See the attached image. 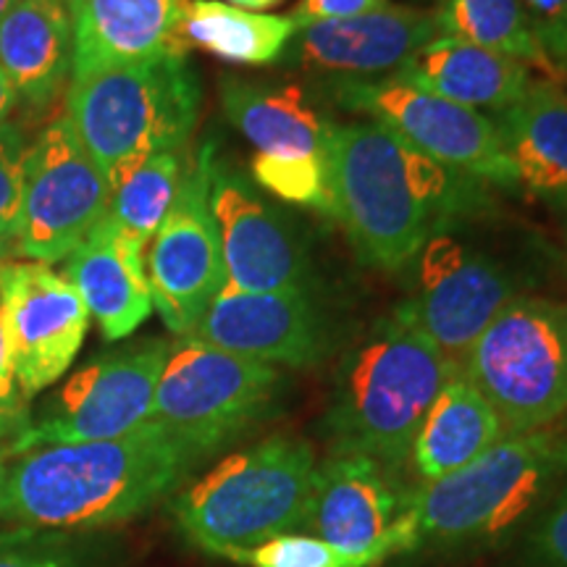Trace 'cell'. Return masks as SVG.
<instances>
[{
	"label": "cell",
	"mask_w": 567,
	"mask_h": 567,
	"mask_svg": "<svg viewBox=\"0 0 567 567\" xmlns=\"http://www.w3.org/2000/svg\"><path fill=\"white\" fill-rule=\"evenodd\" d=\"M526 544L530 567H567V484L536 517Z\"/></svg>",
	"instance_id": "d6a6232c"
},
{
	"label": "cell",
	"mask_w": 567,
	"mask_h": 567,
	"mask_svg": "<svg viewBox=\"0 0 567 567\" xmlns=\"http://www.w3.org/2000/svg\"><path fill=\"white\" fill-rule=\"evenodd\" d=\"M210 208L216 216L226 287L239 292H308L310 260L295 226L266 203L255 182L213 161Z\"/></svg>",
	"instance_id": "2e32d148"
},
{
	"label": "cell",
	"mask_w": 567,
	"mask_h": 567,
	"mask_svg": "<svg viewBox=\"0 0 567 567\" xmlns=\"http://www.w3.org/2000/svg\"><path fill=\"white\" fill-rule=\"evenodd\" d=\"M389 467L363 455H334L316 467L302 530L344 555L386 557L413 549L410 492Z\"/></svg>",
	"instance_id": "9a60e30c"
},
{
	"label": "cell",
	"mask_w": 567,
	"mask_h": 567,
	"mask_svg": "<svg viewBox=\"0 0 567 567\" xmlns=\"http://www.w3.org/2000/svg\"><path fill=\"white\" fill-rule=\"evenodd\" d=\"M502 436L505 431L494 408L457 371L423 417L410 460L423 484H431L473 463Z\"/></svg>",
	"instance_id": "d4e9b609"
},
{
	"label": "cell",
	"mask_w": 567,
	"mask_h": 567,
	"mask_svg": "<svg viewBox=\"0 0 567 567\" xmlns=\"http://www.w3.org/2000/svg\"><path fill=\"white\" fill-rule=\"evenodd\" d=\"M224 559L243 567H373L379 559L368 555H344L316 536L281 534L252 549H234Z\"/></svg>",
	"instance_id": "4dcf8cb0"
},
{
	"label": "cell",
	"mask_w": 567,
	"mask_h": 567,
	"mask_svg": "<svg viewBox=\"0 0 567 567\" xmlns=\"http://www.w3.org/2000/svg\"><path fill=\"white\" fill-rule=\"evenodd\" d=\"M436 17L442 34L502 53L528 69L555 71L517 0H446Z\"/></svg>",
	"instance_id": "4316f807"
},
{
	"label": "cell",
	"mask_w": 567,
	"mask_h": 567,
	"mask_svg": "<svg viewBox=\"0 0 567 567\" xmlns=\"http://www.w3.org/2000/svg\"><path fill=\"white\" fill-rule=\"evenodd\" d=\"M30 413L27 410H19V413H6L0 415V488H3L6 473H9V465L13 463V444L17 439L24 434V429L30 425Z\"/></svg>",
	"instance_id": "8d00e7d4"
},
{
	"label": "cell",
	"mask_w": 567,
	"mask_h": 567,
	"mask_svg": "<svg viewBox=\"0 0 567 567\" xmlns=\"http://www.w3.org/2000/svg\"><path fill=\"white\" fill-rule=\"evenodd\" d=\"M396 80L473 111H505L530 87V69L507 55L442 34L421 48Z\"/></svg>",
	"instance_id": "7402d4cb"
},
{
	"label": "cell",
	"mask_w": 567,
	"mask_h": 567,
	"mask_svg": "<svg viewBox=\"0 0 567 567\" xmlns=\"http://www.w3.org/2000/svg\"><path fill=\"white\" fill-rule=\"evenodd\" d=\"M74 63L69 11L61 0H17L0 21V69L30 109L61 95Z\"/></svg>",
	"instance_id": "603a6c76"
},
{
	"label": "cell",
	"mask_w": 567,
	"mask_h": 567,
	"mask_svg": "<svg viewBox=\"0 0 567 567\" xmlns=\"http://www.w3.org/2000/svg\"><path fill=\"white\" fill-rule=\"evenodd\" d=\"M460 373L494 408L505 436L567 413V300H509L465 352Z\"/></svg>",
	"instance_id": "52a82bcc"
},
{
	"label": "cell",
	"mask_w": 567,
	"mask_h": 567,
	"mask_svg": "<svg viewBox=\"0 0 567 567\" xmlns=\"http://www.w3.org/2000/svg\"><path fill=\"white\" fill-rule=\"evenodd\" d=\"M326 168L354 255L384 271H402L429 239L488 203L486 182L425 158L373 122L334 124Z\"/></svg>",
	"instance_id": "6da1fadb"
},
{
	"label": "cell",
	"mask_w": 567,
	"mask_h": 567,
	"mask_svg": "<svg viewBox=\"0 0 567 567\" xmlns=\"http://www.w3.org/2000/svg\"><path fill=\"white\" fill-rule=\"evenodd\" d=\"M549 61H551V66H557V63H567V19H565L563 32H559L555 51H551V55H549Z\"/></svg>",
	"instance_id": "ab89813d"
},
{
	"label": "cell",
	"mask_w": 567,
	"mask_h": 567,
	"mask_svg": "<svg viewBox=\"0 0 567 567\" xmlns=\"http://www.w3.org/2000/svg\"><path fill=\"white\" fill-rule=\"evenodd\" d=\"M200 463L161 423L118 439L45 446L13 460L0 488V523L87 530L116 526L174 494Z\"/></svg>",
	"instance_id": "7a4b0ae2"
},
{
	"label": "cell",
	"mask_w": 567,
	"mask_h": 567,
	"mask_svg": "<svg viewBox=\"0 0 567 567\" xmlns=\"http://www.w3.org/2000/svg\"><path fill=\"white\" fill-rule=\"evenodd\" d=\"M523 13H526L530 30L542 42L547 59L555 51L559 32H563L567 19V0H517Z\"/></svg>",
	"instance_id": "e575fe53"
},
{
	"label": "cell",
	"mask_w": 567,
	"mask_h": 567,
	"mask_svg": "<svg viewBox=\"0 0 567 567\" xmlns=\"http://www.w3.org/2000/svg\"><path fill=\"white\" fill-rule=\"evenodd\" d=\"M279 386L274 365L179 337L155 386L153 421L205 460L264 421Z\"/></svg>",
	"instance_id": "ba28073f"
},
{
	"label": "cell",
	"mask_w": 567,
	"mask_h": 567,
	"mask_svg": "<svg viewBox=\"0 0 567 567\" xmlns=\"http://www.w3.org/2000/svg\"><path fill=\"white\" fill-rule=\"evenodd\" d=\"M221 105L226 118L258 147V153L326 158L334 122H329L300 87L224 80Z\"/></svg>",
	"instance_id": "cb8c5ba5"
},
{
	"label": "cell",
	"mask_w": 567,
	"mask_h": 567,
	"mask_svg": "<svg viewBox=\"0 0 567 567\" xmlns=\"http://www.w3.org/2000/svg\"><path fill=\"white\" fill-rule=\"evenodd\" d=\"M492 122L517 184L567 213V92L551 82H530L526 95L494 113Z\"/></svg>",
	"instance_id": "44dd1931"
},
{
	"label": "cell",
	"mask_w": 567,
	"mask_h": 567,
	"mask_svg": "<svg viewBox=\"0 0 567 567\" xmlns=\"http://www.w3.org/2000/svg\"><path fill=\"white\" fill-rule=\"evenodd\" d=\"M101 547L76 530H0V567H95Z\"/></svg>",
	"instance_id": "f546056e"
},
{
	"label": "cell",
	"mask_w": 567,
	"mask_h": 567,
	"mask_svg": "<svg viewBox=\"0 0 567 567\" xmlns=\"http://www.w3.org/2000/svg\"><path fill=\"white\" fill-rule=\"evenodd\" d=\"M61 3H63V0H61Z\"/></svg>",
	"instance_id": "b9f144b4"
},
{
	"label": "cell",
	"mask_w": 567,
	"mask_h": 567,
	"mask_svg": "<svg viewBox=\"0 0 567 567\" xmlns=\"http://www.w3.org/2000/svg\"><path fill=\"white\" fill-rule=\"evenodd\" d=\"M74 40L71 82L161 55L187 53V0H63Z\"/></svg>",
	"instance_id": "d6986e66"
},
{
	"label": "cell",
	"mask_w": 567,
	"mask_h": 567,
	"mask_svg": "<svg viewBox=\"0 0 567 567\" xmlns=\"http://www.w3.org/2000/svg\"><path fill=\"white\" fill-rule=\"evenodd\" d=\"M168 350L166 339H142L92 358L42 402L13 444V457L45 446L105 442L151 423Z\"/></svg>",
	"instance_id": "9c48e42d"
},
{
	"label": "cell",
	"mask_w": 567,
	"mask_h": 567,
	"mask_svg": "<svg viewBox=\"0 0 567 567\" xmlns=\"http://www.w3.org/2000/svg\"><path fill=\"white\" fill-rule=\"evenodd\" d=\"M17 90H13V84L9 82V76L3 74V69H0V126L6 124V118H9V113L13 111V105H17Z\"/></svg>",
	"instance_id": "74e56055"
},
{
	"label": "cell",
	"mask_w": 567,
	"mask_h": 567,
	"mask_svg": "<svg viewBox=\"0 0 567 567\" xmlns=\"http://www.w3.org/2000/svg\"><path fill=\"white\" fill-rule=\"evenodd\" d=\"M24 158V134L17 124L6 122L0 126V264L19 255Z\"/></svg>",
	"instance_id": "1f68e13d"
},
{
	"label": "cell",
	"mask_w": 567,
	"mask_h": 567,
	"mask_svg": "<svg viewBox=\"0 0 567 567\" xmlns=\"http://www.w3.org/2000/svg\"><path fill=\"white\" fill-rule=\"evenodd\" d=\"M252 182L284 203L313 208L337 218L329 168L321 155H268L255 153L250 161Z\"/></svg>",
	"instance_id": "f1b7e54d"
},
{
	"label": "cell",
	"mask_w": 567,
	"mask_h": 567,
	"mask_svg": "<svg viewBox=\"0 0 567 567\" xmlns=\"http://www.w3.org/2000/svg\"><path fill=\"white\" fill-rule=\"evenodd\" d=\"M200 103L187 53H172L71 82L66 116L113 193L147 158L187 145Z\"/></svg>",
	"instance_id": "5b68a950"
},
{
	"label": "cell",
	"mask_w": 567,
	"mask_h": 567,
	"mask_svg": "<svg viewBox=\"0 0 567 567\" xmlns=\"http://www.w3.org/2000/svg\"><path fill=\"white\" fill-rule=\"evenodd\" d=\"M297 24L289 17L245 11L221 0H187L182 38L216 59L243 66H268L281 61Z\"/></svg>",
	"instance_id": "484cf974"
},
{
	"label": "cell",
	"mask_w": 567,
	"mask_h": 567,
	"mask_svg": "<svg viewBox=\"0 0 567 567\" xmlns=\"http://www.w3.org/2000/svg\"><path fill=\"white\" fill-rule=\"evenodd\" d=\"M182 172V151L147 158L111 193V205L103 216L105 226L130 245L145 250L172 208Z\"/></svg>",
	"instance_id": "83f0119b"
},
{
	"label": "cell",
	"mask_w": 567,
	"mask_h": 567,
	"mask_svg": "<svg viewBox=\"0 0 567 567\" xmlns=\"http://www.w3.org/2000/svg\"><path fill=\"white\" fill-rule=\"evenodd\" d=\"M442 38L436 13L386 3L352 19L297 30L281 61L308 74L339 80H381L400 71L421 48Z\"/></svg>",
	"instance_id": "e0dca14e"
},
{
	"label": "cell",
	"mask_w": 567,
	"mask_h": 567,
	"mask_svg": "<svg viewBox=\"0 0 567 567\" xmlns=\"http://www.w3.org/2000/svg\"><path fill=\"white\" fill-rule=\"evenodd\" d=\"M316 467L305 439H264L224 457L174 496L176 528L193 547L218 557L300 530Z\"/></svg>",
	"instance_id": "8992f818"
},
{
	"label": "cell",
	"mask_w": 567,
	"mask_h": 567,
	"mask_svg": "<svg viewBox=\"0 0 567 567\" xmlns=\"http://www.w3.org/2000/svg\"><path fill=\"white\" fill-rule=\"evenodd\" d=\"M384 3L386 0H300L295 11L289 13V19L295 21L297 30H305V27L321 24V21L360 17V13L379 9Z\"/></svg>",
	"instance_id": "836d02e7"
},
{
	"label": "cell",
	"mask_w": 567,
	"mask_h": 567,
	"mask_svg": "<svg viewBox=\"0 0 567 567\" xmlns=\"http://www.w3.org/2000/svg\"><path fill=\"white\" fill-rule=\"evenodd\" d=\"M460 371L439 347L389 318L339 365L326 431L334 455L405 465L423 417Z\"/></svg>",
	"instance_id": "3957f363"
},
{
	"label": "cell",
	"mask_w": 567,
	"mask_h": 567,
	"mask_svg": "<svg viewBox=\"0 0 567 567\" xmlns=\"http://www.w3.org/2000/svg\"><path fill=\"white\" fill-rule=\"evenodd\" d=\"M66 279L109 342L134 334L153 313L145 250L111 231L105 221L69 255Z\"/></svg>",
	"instance_id": "ffe728a7"
},
{
	"label": "cell",
	"mask_w": 567,
	"mask_h": 567,
	"mask_svg": "<svg viewBox=\"0 0 567 567\" xmlns=\"http://www.w3.org/2000/svg\"><path fill=\"white\" fill-rule=\"evenodd\" d=\"M0 316L24 400L69 371L90 326V310L66 276L32 260L0 264Z\"/></svg>",
	"instance_id": "5bb4252c"
},
{
	"label": "cell",
	"mask_w": 567,
	"mask_h": 567,
	"mask_svg": "<svg viewBox=\"0 0 567 567\" xmlns=\"http://www.w3.org/2000/svg\"><path fill=\"white\" fill-rule=\"evenodd\" d=\"M213 161L216 145L205 142L184 166L179 189L145 260L153 310L176 337L193 334L226 287L221 237L210 208Z\"/></svg>",
	"instance_id": "7c38bea8"
},
{
	"label": "cell",
	"mask_w": 567,
	"mask_h": 567,
	"mask_svg": "<svg viewBox=\"0 0 567 567\" xmlns=\"http://www.w3.org/2000/svg\"><path fill=\"white\" fill-rule=\"evenodd\" d=\"M329 95L352 113H363L425 158L457 168L486 184L517 187L496 126L481 111L465 109L413 84L381 80L329 82Z\"/></svg>",
	"instance_id": "30bf717a"
},
{
	"label": "cell",
	"mask_w": 567,
	"mask_h": 567,
	"mask_svg": "<svg viewBox=\"0 0 567 567\" xmlns=\"http://www.w3.org/2000/svg\"><path fill=\"white\" fill-rule=\"evenodd\" d=\"M109 205V182L84 153L69 116H59L27 147L19 258L45 266L69 258Z\"/></svg>",
	"instance_id": "4fadbf2b"
},
{
	"label": "cell",
	"mask_w": 567,
	"mask_h": 567,
	"mask_svg": "<svg viewBox=\"0 0 567 567\" xmlns=\"http://www.w3.org/2000/svg\"><path fill=\"white\" fill-rule=\"evenodd\" d=\"M405 268L410 292L392 318L431 339L457 365L499 310L517 297L515 276L505 266L450 231L429 239Z\"/></svg>",
	"instance_id": "8fae6325"
},
{
	"label": "cell",
	"mask_w": 567,
	"mask_h": 567,
	"mask_svg": "<svg viewBox=\"0 0 567 567\" xmlns=\"http://www.w3.org/2000/svg\"><path fill=\"white\" fill-rule=\"evenodd\" d=\"M229 6H237V9H245V11H268V9H276V6L281 3V0H226Z\"/></svg>",
	"instance_id": "f35d334b"
},
{
	"label": "cell",
	"mask_w": 567,
	"mask_h": 567,
	"mask_svg": "<svg viewBox=\"0 0 567 567\" xmlns=\"http://www.w3.org/2000/svg\"><path fill=\"white\" fill-rule=\"evenodd\" d=\"M13 3H17V0H0V21H3L6 13L13 9Z\"/></svg>",
	"instance_id": "60d3db41"
},
{
	"label": "cell",
	"mask_w": 567,
	"mask_h": 567,
	"mask_svg": "<svg viewBox=\"0 0 567 567\" xmlns=\"http://www.w3.org/2000/svg\"><path fill=\"white\" fill-rule=\"evenodd\" d=\"M19 410H27V408H24V396H21L17 386V375H13L9 339H6L3 316H0V415L19 413Z\"/></svg>",
	"instance_id": "d590c367"
},
{
	"label": "cell",
	"mask_w": 567,
	"mask_h": 567,
	"mask_svg": "<svg viewBox=\"0 0 567 567\" xmlns=\"http://www.w3.org/2000/svg\"><path fill=\"white\" fill-rule=\"evenodd\" d=\"M565 476V431L502 436L473 463L410 492L405 515L413 549L502 542L536 515Z\"/></svg>",
	"instance_id": "277c9868"
},
{
	"label": "cell",
	"mask_w": 567,
	"mask_h": 567,
	"mask_svg": "<svg viewBox=\"0 0 567 567\" xmlns=\"http://www.w3.org/2000/svg\"><path fill=\"white\" fill-rule=\"evenodd\" d=\"M189 337L274 368L313 365L329 344L308 292H239L231 287L208 305Z\"/></svg>",
	"instance_id": "ac0fdd59"
}]
</instances>
